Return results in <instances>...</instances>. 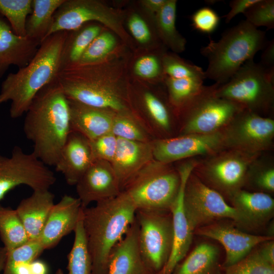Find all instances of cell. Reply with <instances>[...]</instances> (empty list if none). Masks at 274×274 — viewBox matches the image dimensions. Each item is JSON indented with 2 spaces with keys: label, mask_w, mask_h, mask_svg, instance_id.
<instances>
[{
  "label": "cell",
  "mask_w": 274,
  "mask_h": 274,
  "mask_svg": "<svg viewBox=\"0 0 274 274\" xmlns=\"http://www.w3.org/2000/svg\"><path fill=\"white\" fill-rule=\"evenodd\" d=\"M25 113L23 130L32 153L55 166L71 131L68 100L57 78L37 93Z\"/></svg>",
  "instance_id": "1"
},
{
  "label": "cell",
  "mask_w": 274,
  "mask_h": 274,
  "mask_svg": "<svg viewBox=\"0 0 274 274\" xmlns=\"http://www.w3.org/2000/svg\"><path fill=\"white\" fill-rule=\"evenodd\" d=\"M136 208L124 191L115 197L82 209V221L91 259V274H107L113 247L135 219Z\"/></svg>",
  "instance_id": "2"
},
{
  "label": "cell",
  "mask_w": 274,
  "mask_h": 274,
  "mask_svg": "<svg viewBox=\"0 0 274 274\" xmlns=\"http://www.w3.org/2000/svg\"><path fill=\"white\" fill-rule=\"evenodd\" d=\"M67 33L61 31L47 37L28 64L17 72L10 73L2 82L0 104L11 101L9 112L12 118L26 113L37 93L57 78Z\"/></svg>",
  "instance_id": "3"
},
{
  "label": "cell",
  "mask_w": 274,
  "mask_h": 274,
  "mask_svg": "<svg viewBox=\"0 0 274 274\" xmlns=\"http://www.w3.org/2000/svg\"><path fill=\"white\" fill-rule=\"evenodd\" d=\"M57 80L68 100L128 115L146 125L131 106L126 93L104 80L100 63L77 64L62 69Z\"/></svg>",
  "instance_id": "4"
},
{
  "label": "cell",
  "mask_w": 274,
  "mask_h": 274,
  "mask_svg": "<svg viewBox=\"0 0 274 274\" xmlns=\"http://www.w3.org/2000/svg\"><path fill=\"white\" fill-rule=\"evenodd\" d=\"M265 32L243 20L225 31L218 41L211 38L201 54L208 60L206 79L220 85L226 82L247 61L264 47Z\"/></svg>",
  "instance_id": "5"
},
{
  "label": "cell",
  "mask_w": 274,
  "mask_h": 274,
  "mask_svg": "<svg viewBox=\"0 0 274 274\" xmlns=\"http://www.w3.org/2000/svg\"><path fill=\"white\" fill-rule=\"evenodd\" d=\"M215 93L245 110L269 117L274 109V73L251 59L226 82L218 84Z\"/></svg>",
  "instance_id": "6"
},
{
  "label": "cell",
  "mask_w": 274,
  "mask_h": 274,
  "mask_svg": "<svg viewBox=\"0 0 274 274\" xmlns=\"http://www.w3.org/2000/svg\"><path fill=\"white\" fill-rule=\"evenodd\" d=\"M180 184L178 169L171 163L154 159L130 180L123 191L130 196L136 210L170 211Z\"/></svg>",
  "instance_id": "7"
},
{
  "label": "cell",
  "mask_w": 274,
  "mask_h": 274,
  "mask_svg": "<svg viewBox=\"0 0 274 274\" xmlns=\"http://www.w3.org/2000/svg\"><path fill=\"white\" fill-rule=\"evenodd\" d=\"M218 84L204 86L202 91L178 114L181 119L179 135L212 134L222 131L244 109L217 96Z\"/></svg>",
  "instance_id": "8"
},
{
  "label": "cell",
  "mask_w": 274,
  "mask_h": 274,
  "mask_svg": "<svg viewBox=\"0 0 274 274\" xmlns=\"http://www.w3.org/2000/svg\"><path fill=\"white\" fill-rule=\"evenodd\" d=\"M261 154L225 149L196 160L192 172L208 186L230 197L242 189L250 166Z\"/></svg>",
  "instance_id": "9"
},
{
  "label": "cell",
  "mask_w": 274,
  "mask_h": 274,
  "mask_svg": "<svg viewBox=\"0 0 274 274\" xmlns=\"http://www.w3.org/2000/svg\"><path fill=\"white\" fill-rule=\"evenodd\" d=\"M183 204L193 232L198 228L222 219H230L239 226L249 228L241 212L228 204L221 194L207 185L192 171L185 184Z\"/></svg>",
  "instance_id": "10"
},
{
  "label": "cell",
  "mask_w": 274,
  "mask_h": 274,
  "mask_svg": "<svg viewBox=\"0 0 274 274\" xmlns=\"http://www.w3.org/2000/svg\"><path fill=\"white\" fill-rule=\"evenodd\" d=\"M138 242L141 256L147 265L160 274L171 253L173 242L170 211L138 209Z\"/></svg>",
  "instance_id": "11"
},
{
  "label": "cell",
  "mask_w": 274,
  "mask_h": 274,
  "mask_svg": "<svg viewBox=\"0 0 274 274\" xmlns=\"http://www.w3.org/2000/svg\"><path fill=\"white\" fill-rule=\"evenodd\" d=\"M53 172L32 152L15 146L11 157L0 155V201L15 187L24 185L33 191L49 190L56 182Z\"/></svg>",
  "instance_id": "12"
},
{
  "label": "cell",
  "mask_w": 274,
  "mask_h": 274,
  "mask_svg": "<svg viewBox=\"0 0 274 274\" xmlns=\"http://www.w3.org/2000/svg\"><path fill=\"white\" fill-rule=\"evenodd\" d=\"M222 132L227 149L262 153L273 145L274 120L244 109Z\"/></svg>",
  "instance_id": "13"
},
{
  "label": "cell",
  "mask_w": 274,
  "mask_h": 274,
  "mask_svg": "<svg viewBox=\"0 0 274 274\" xmlns=\"http://www.w3.org/2000/svg\"><path fill=\"white\" fill-rule=\"evenodd\" d=\"M91 21L100 22L119 35H124L117 15L101 2L64 0L54 15L47 37L58 31L76 30Z\"/></svg>",
  "instance_id": "14"
},
{
  "label": "cell",
  "mask_w": 274,
  "mask_h": 274,
  "mask_svg": "<svg viewBox=\"0 0 274 274\" xmlns=\"http://www.w3.org/2000/svg\"><path fill=\"white\" fill-rule=\"evenodd\" d=\"M225 149L222 131L212 134L178 135L153 140L154 159L168 164L195 156H208Z\"/></svg>",
  "instance_id": "15"
},
{
  "label": "cell",
  "mask_w": 274,
  "mask_h": 274,
  "mask_svg": "<svg viewBox=\"0 0 274 274\" xmlns=\"http://www.w3.org/2000/svg\"><path fill=\"white\" fill-rule=\"evenodd\" d=\"M195 164V161H188L177 168L181 184L176 199L170 210L173 229V246L169 257L160 274H172L176 266L185 257L191 244L193 232L186 216L183 197L187 179Z\"/></svg>",
  "instance_id": "16"
},
{
  "label": "cell",
  "mask_w": 274,
  "mask_h": 274,
  "mask_svg": "<svg viewBox=\"0 0 274 274\" xmlns=\"http://www.w3.org/2000/svg\"><path fill=\"white\" fill-rule=\"evenodd\" d=\"M83 208L116 197L122 192L111 162L95 160L76 184Z\"/></svg>",
  "instance_id": "17"
},
{
  "label": "cell",
  "mask_w": 274,
  "mask_h": 274,
  "mask_svg": "<svg viewBox=\"0 0 274 274\" xmlns=\"http://www.w3.org/2000/svg\"><path fill=\"white\" fill-rule=\"evenodd\" d=\"M195 231L196 234L216 240L223 246L226 253L225 267L243 259L260 244L273 239L271 236L249 234L219 221Z\"/></svg>",
  "instance_id": "18"
},
{
  "label": "cell",
  "mask_w": 274,
  "mask_h": 274,
  "mask_svg": "<svg viewBox=\"0 0 274 274\" xmlns=\"http://www.w3.org/2000/svg\"><path fill=\"white\" fill-rule=\"evenodd\" d=\"M83 208L77 197L64 195L51 209L39 238L44 250L54 247L74 231L82 218Z\"/></svg>",
  "instance_id": "19"
},
{
  "label": "cell",
  "mask_w": 274,
  "mask_h": 274,
  "mask_svg": "<svg viewBox=\"0 0 274 274\" xmlns=\"http://www.w3.org/2000/svg\"><path fill=\"white\" fill-rule=\"evenodd\" d=\"M153 140L137 142L117 138V146L111 162L122 191L130 180L154 160Z\"/></svg>",
  "instance_id": "20"
},
{
  "label": "cell",
  "mask_w": 274,
  "mask_h": 274,
  "mask_svg": "<svg viewBox=\"0 0 274 274\" xmlns=\"http://www.w3.org/2000/svg\"><path fill=\"white\" fill-rule=\"evenodd\" d=\"M135 219L122 238L112 249L107 274H156L143 260L139 247Z\"/></svg>",
  "instance_id": "21"
},
{
  "label": "cell",
  "mask_w": 274,
  "mask_h": 274,
  "mask_svg": "<svg viewBox=\"0 0 274 274\" xmlns=\"http://www.w3.org/2000/svg\"><path fill=\"white\" fill-rule=\"evenodd\" d=\"M94 161L89 140L71 131L54 166L57 172L63 175L67 184L73 186Z\"/></svg>",
  "instance_id": "22"
},
{
  "label": "cell",
  "mask_w": 274,
  "mask_h": 274,
  "mask_svg": "<svg viewBox=\"0 0 274 274\" xmlns=\"http://www.w3.org/2000/svg\"><path fill=\"white\" fill-rule=\"evenodd\" d=\"M40 43L14 33L10 25L0 17V79L11 65L26 66L35 55Z\"/></svg>",
  "instance_id": "23"
},
{
  "label": "cell",
  "mask_w": 274,
  "mask_h": 274,
  "mask_svg": "<svg viewBox=\"0 0 274 274\" xmlns=\"http://www.w3.org/2000/svg\"><path fill=\"white\" fill-rule=\"evenodd\" d=\"M68 100L71 131L80 133L89 141L111 132L116 113Z\"/></svg>",
  "instance_id": "24"
},
{
  "label": "cell",
  "mask_w": 274,
  "mask_h": 274,
  "mask_svg": "<svg viewBox=\"0 0 274 274\" xmlns=\"http://www.w3.org/2000/svg\"><path fill=\"white\" fill-rule=\"evenodd\" d=\"M54 195L49 191H33L21 200L15 209L29 241L38 240L49 214L54 204Z\"/></svg>",
  "instance_id": "25"
},
{
  "label": "cell",
  "mask_w": 274,
  "mask_h": 274,
  "mask_svg": "<svg viewBox=\"0 0 274 274\" xmlns=\"http://www.w3.org/2000/svg\"><path fill=\"white\" fill-rule=\"evenodd\" d=\"M229 198L232 206L244 216L249 228L263 225L273 215L274 200L267 193L250 192L241 189Z\"/></svg>",
  "instance_id": "26"
},
{
  "label": "cell",
  "mask_w": 274,
  "mask_h": 274,
  "mask_svg": "<svg viewBox=\"0 0 274 274\" xmlns=\"http://www.w3.org/2000/svg\"><path fill=\"white\" fill-rule=\"evenodd\" d=\"M219 248L215 245L198 244L176 266L172 274H219Z\"/></svg>",
  "instance_id": "27"
},
{
  "label": "cell",
  "mask_w": 274,
  "mask_h": 274,
  "mask_svg": "<svg viewBox=\"0 0 274 274\" xmlns=\"http://www.w3.org/2000/svg\"><path fill=\"white\" fill-rule=\"evenodd\" d=\"M101 32V27L92 24L68 31L61 51L60 71L78 64L86 49Z\"/></svg>",
  "instance_id": "28"
},
{
  "label": "cell",
  "mask_w": 274,
  "mask_h": 274,
  "mask_svg": "<svg viewBox=\"0 0 274 274\" xmlns=\"http://www.w3.org/2000/svg\"><path fill=\"white\" fill-rule=\"evenodd\" d=\"M64 0H32V12L27 19L26 36L40 43L48 36L54 15Z\"/></svg>",
  "instance_id": "29"
},
{
  "label": "cell",
  "mask_w": 274,
  "mask_h": 274,
  "mask_svg": "<svg viewBox=\"0 0 274 274\" xmlns=\"http://www.w3.org/2000/svg\"><path fill=\"white\" fill-rule=\"evenodd\" d=\"M143 103L149 120V127L152 134L156 132L162 136L161 138L173 136V114L176 115L172 111L173 109L169 108L162 99L151 92L144 93Z\"/></svg>",
  "instance_id": "30"
},
{
  "label": "cell",
  "mask_w": 274,
  "mask_h": 274,
  "mask_svg": "<svg viewBox=\"0 0 274 274\" xmlns=\"http://www.w3.org/2000/svg\"><path fill=\"white\" fill-rule=\"evenodd\" d=\"M177 1L167 0L156 14V23L159 36L164 43L177 52L183 51L186 41L176 27Z\"/></svg>",
  "instance_id": "31"
},
{
  "label": "cell",
  "mask_w": 274,
  "mask_h": 274,
  "mask_svg": "<svg viewBox=\"0 0 274 274\" xmlns=\"http://www.w3.org/2000/svg\"><path fill=\"white\" fill-rule=\"evenodd\" d=\"M0 237L7 252L29 241L15 210L0 204Z\"/></svg>",
  "instance_id": "32"
},
{
  "label": "cell",
  "mask_w": 274,
  "mask_h": 274,
  "mask_svg": "<svg viewBox=\"0 0 274 274\" xmlns=\"http://www.w3.org/2000/svg\"><path fill=\"white\" fill-rule=\"evenodd\" d=\"M203 81L191 78L175 79L166 76L165 82L169 102L176 116L202 91Z\"/></svg>",
  "instance_id": "33"
},
{
  "label": "cell",
  "mask_w": 274,
  "mask_h": 274,
  "mask_svg": "<svg viewBox=\"0 0 274 274\" xmlns=\"http://www.w3.org/2000/svg\"><path fill=\"white\" fill-rule=\"evenodd\" d=\"M72 248L67 255V272L58 268L55 274H91L92 262L87 247L82 218L74 230Z\"/></svg>",
  "instance_id": "34"
},
{
  "label": "cell",
  "mask_w": 274,
  "mask_h": 274,
  "mask_svg": "<svg viewBox=\"0 0 274 274\" xmlns=\"http://www.w3.org/2000/svg\"><path fill=\"white\" fill-rule=\"evenodd\" d=\"M32 0H0V14L9 22L15 34L26 36V24L32 12Z\"/></svg>",
  "instance_id": "35"
},
{
  "label": "cell",
  "mask_w": 274,
  "mask_h": 274,
  "mask_svg": "<svg viewBox=\"0 0 274 274\" xmlns=\"http://www.w3.org/2000/svg\"><path fill=\"white\" fill-rule=\"evenodd\" d=\"M111 132L117 138L137 142H150L153 135L148 128L136 119L116 114L114 118Z\"/></svg>",
  "instance_id": "36"
},
{
  "label": "cell",
  "mask_w": 274,
  "mask_h": 274,
  "mask_svg": "<svg viewBox=\"0 0 274 274\" xmlns=\"http://www.w3.org/2000/svg\"><path fill=\"white\" fill-rule=\"evenodd\" d=\"M39 239L29 241L7 252L3 274H17L19 266L37 259L44 251Z\"/></svg>",
  "instance_id": "37"
},
{
  "label": "cell",
  "mask_w": 274,
  "mask_h": 274,
  "mask_svg": "<svg viewBox=\"0 0 274 274\" xmlns=\"http://www.w3.org/2000/svg\"><path fill=\"white\" fill-rule=\"evenodd\" d=\"M165 75L175 79L191 78L204 81V71L199 66L183 60L174 55H164L162 58Z\"/></svg>",
  "instance_id": "38"
},
{
  "label": "cell",
  "mask_w": 274,
  "mask_h": 274,
  "mask_svg": "<svg viewBox=\"0 0 274 274\" xmlns=\"http://www.w3.org/2000/svg\"><path fill=\"white\" fill-rule=\"evenodd\" d=\"M115 37L108 31L101 32L86 49L78 64L100 63L114 48Z\"/></svg>",
  "instance_id": "39"
},
{
  "label": "cell",
  "mask_w": 274,
  "mask_h": 274,
  "mask_svg": "<svg viewBox=\"0 0 274 274\" xmlns=\"http://www.w3.org/2000/svg\"><path fill=\"white\" fill-rule=\"evenodd\" d=\"M224 274H274V266L265 261L255 247L243 259L226 267Z\"/></svg>",
  "instance_id": "40"
},
{
  "label": "cell",
  "mask_w": 274,
  "mask_h": 274,
  "mask_svg": "<svg viewBox=\"0 0 274 274\" xmlns=\"http://www.w3.org/2000/svg\"><path fill=\"white\" fill-rule=\"evenodd\" d=\"M246 21L254 27L274 28V1L258 0L243 14Z\"/></svg>",
  "instance_id": "41"
},
{
  "label": "cell",
  "mask_w": 274,
  "mask_h": 274,
  "mask_svg": "<svg viewBox=\"0 0 274 274\" xmlns=\"http://www.w3.org/2000/svg\"><path fill=\"white\" fill-rule=\"evenodd\" d=\"M260 156L250 166L247 180L252 179L254 185L259 189L261 190V192H273V165L260 160Z\"/></svg>",
  "instance_id": "42"
},
{
  "label": "cell",
  "mask_w": 274,
  "mask_h": 274,
  "mask_svg": "<svg viewBox=\"0 0 274 274\" xmlns=\"http://www.w3.org/2000/svg\"><path fill=\"white\" fill-rule=\"evenodd\" d=\"M89 143L94 160L112 162L117 146V138L112 132L89 141Z\"/></svg>",
  "instance_id": "43"
},
{
  "label": "cell",
  "mask_w": 274,
  "mask_h": 274,
  "mask_svg": "<svg viewBox=\"0 0 274 274\" xmlns=\"http://www.w3.org/2000/svg\"><path fill=\"white\" fill-rule=\"evenodd\" d=\"M192 26L198 31L210 34L217 28L220 20L218 14L209 7H202L191 16Z\"/></svg>",
  "instance_id": "44"
},
{
  "label": "cell",
  "mask_w": 274,
  "mask_h": 274,
  "mask_svg": "<svg viewBox=\"0 0 274 274\" xmlns=\"http://www.w3.org/2000/svg\"><path fill=\"white\" fill-rule=\"evenodd\" d=\"M134 70L138 76L144 78H156L164 74L163 64L158 57L154 55H146L139 58L134 64Z\"/></svg>",
  "instance_id": "45"
},
{
  "label": "cell",
  "mask_w": 274,
  "mask_h": 274,
  "mask_svg": "<svg viewBox=\"0 0 274 274\" xmlns=\"http://www.w3.org/2000/svg\"><path fill=\"white\" fill-rule=\"evenodd\" d=\"M129 30L134 38L141 44L148 43L151 34L145 21L138 14L132 15L128 22Z\"/></svg>",
  "instance_id": "46"
},
{
  "label": "cell",
  "mask_w": 274,
  "mask_h": 274,
  "mask_svg": "<svg viewBox=\"0 0 274 274\" xmlns=\"http://www.w3.org/2000/svg\"><path fill=\"white\" fill-rule=\"evenodd\" d=\"M258 0H232L229 3L230 11L223 16L226 23H228L235 16L244 14L251 6Z\"/></svg>",
  "instance_id": "47"
},
{
  "label": "cell",
  "mask_w": 274,
  "mask_h": 274,
  "mask_svg": "<svg viewBox=\"0 0 274 274\" xmlns=\"http://www.w3.org/2000/svg\"><path fill=\"white\" fill-rule=\"evenodd\" d=\"M262 50L259 64L268 71L274 73V39L267 41Z\"/></svg>",
  "instance_id": "48"
},
{
  "label": "cell",
  "mask_w": 274,
  "mask_h": 274,
  "mask_svg": "<svg viewBox=\"0 0 274 274\" xmlns=\"http://www.w3.org/2000/svg\"><path fill=\"white\" fill-rule=\"evenodd\" d=\"M256 250L260 256L267 263L274 266L273 240L264 242L257 246Z\"/></svg>",
  "instance_id": "49"
},
{
  "label": "cell",
  "mask_w": 274,
  "mask_h": 274,
  "mask_svg": "<svg viewBox=\"0 0 274 274\" xmlns=\"http://www.w3.org/2000/svg\"><path fill=\"white\" fill-rule=\"evenodd\" d=\"M32 274H48V267L43 261L36 259L29 263Z\"/></svg>",
  "instance_id": "50"
},
{
  "label": "cell",
  "mask_w": 274,
  "mask_h": 274,
  "mask_svg": "<svg viewBox=\"0 0 274 274\" xmlns=\"http://www.w3.org/2000/svg\"><path fill=\"white\" fill-rule=\"evenodd\" d=\"M167 0H146L143 3L149 11L156 14L161 10Z\"/></svg>",
  "instance_id": "51"
},
{
  "label": "cell",
  "mask_w": 274,
  "mask_h": 274,
  "mask_svg": "<svg viewBox=\"0 0 274 274\" xmlns=\"http://www.w3.org/2000/svg\"><path fill=\"white\" fill-rule=\"evenodd\" d=\"M7 255V251L4 247L0 249V272L3 270Z\"/></svg>",
  "instance_id": "52"
},
{
  "label": "cell",
  "mask_w": 274,
  "mask_h": 274,
  "mask_svg": "<svg viewBox=\"0 0 274 274\" xmlns=\"http://www.w3.org/2000/svg\"><path fill=\"white\" fill-rule=\"evenodd\" d=\"M29 263H24L20 265L18 268L17 274H32Z\"/></svg>",
  "instance_id": "53"
},
{
  "label": "cell",
  "mask_w": 274,
  "mask_h": 274,
  "mask_svg": "<svg viewBox=\"0 0 274 274\" xmlns=\"http://www.w3.org/2000/svg\"><path fill=\"white\" fill-rule=\"evenodd\" d=\"M1 248H2V247H0V249H1Z\"/></svg>",
  "instance_id": "54"
}]
</instances>
